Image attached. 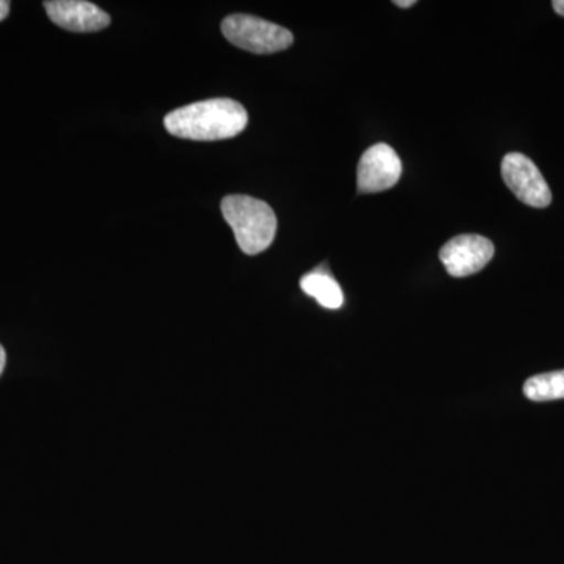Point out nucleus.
I'll use <instances>...</instances> for the list:
<instances>
[{
  "mask_svg": "<svg viewBox=\"0 0 564 564\" xmlns=\"http://www.w3.org/2000/svg\"><path fill=\"white\" fill-rule=\"evenodd\" d=\"M552 7H554V10L560 14V17H564V0H554V2H552Z\"/></svg>",
  "mask_w": 564,
  "mask_h": 564,
  "instance_id": "12",
  "label": "nucleus"
},
{
  "mask_svg": "<svg viewBox=\"0 0 564 564\" xmlns=\"http://www.w3.org/2000/svg\"><path fill=\"white\" fill-rule=\"evenodd\" d=\"M225 39L240 50L265 55L289 50L293 35L288 29L250 14H232L221 22Z\"/></svg>",
  "mask_w": 564,
  "mask_h": 564,
  "instance_id": "3",
  "label": "nucleus"
},
{
  "mask_svg": "<svg viewBox=\"0 0 564 564\" xmlns=\"http://www.w3.org/2000/svg\"><path fill=\"white\" fill-rule=\"evenodd\" d=\"M402 177V161L389 144L378 143L364 152L358 165V192L380 193Z\"/></svg>",
  "mask_w": 564,
  "mask_h": 564,
  "instance_id": "6",
  "label": "nucleus"
},
{
  "mask_svg": "<svg viewBox=\"0 0 564 564\" xmlns=\"http://www.w3.org/2000/svg\"><path fill=\"white\" fill-rule=\"evenodd\" d=\"M300 288L326 310H339L344 304L343 289L325 270L315 269L314 272L307 273L300 281Z\"/></svg>",
  "mask_w": 564,
  "mask_h": 564,
  "instance_id": "8",
  "label": "nucleus"
},
{
  "mask_svg": "<svg viewBox=\"0 0 564 564\" xmlns=\"http://www.w3.org/2000/svg\"><path fill=\"white\" fill-rule=\"evenodd\" d=\"M166 131L185 140L217 141L239 135L248 124L242 104L229 98L206 99L166 115Z\"/></svg>",
  "mask_w": 564,
  "mask_h": 564,
  "instance_id": "1",
  "label": "nucleus"
},
{
  "mask_svg": "<svg viewBox=\"0 0 564 564\" xmlns=\"http://www.w3.org/2000/svg\"><path fill=\"white\" fill-rule=\"evenodd\" d=\"M505 184L519 202L534 209H544L552 203V192L533 161L519 152H510L502 161Z\"/></svg>",
  "mask_w": 564,
  "mask_h": 564,
  "instance_id": "4",
  "label": "nucleus"
},
{
  "mask_svg": "<svg viewBox=\"0 0 564 564\" xmlns=\"http://www.w3.org/2000/svg\"><path fill=\"white\" fill-rule=\"evenodd\" d=\"M7 364V352L3 350L2 345H0V375H2L3 369H6Z\"/></svg>",
  "mask_w": 564,
  "mask_h": 564,
  "instance_id": "13",
  "label": "nucleus"
},
{
  "mask_svg": "<svg viewBox=\"0 0 564 564\" xmlns=\"http://www.w3.org/2000/svg\"><path fill=\"white\" fill-rule=\"evenodd\" d=\"M524 393L533 402L564 399V370L536 375L525 381Z\"/></svg>",
  "mask_w": 564,
  "mask_h": 564,
  "instance_id": "9",
  "label": "nucleus"
},
{
  "mask_svg": "<svg viewBox=\"0 0 564 564\" xmlns=\"http://www.w3.org/2000/svg\"><path fill=\"white\" fill-rule=\"evenodd\" d=\"M491 240L477 234H463L444 245L441 262L451 276L466 278L481 272L494 258Z\"/></svg>",
  "mask_w": 564,
  "mask_h": 564,
  "instance_id": "5",
  "label": "nucleus"
},
{
  "mask_svg": "<svg viewBox=\"0 0 564 564\" xmlns=\"http://www.w3.org/2000/svg\"><path fill=\"white\" fill-rule=\"evenodd\" d=\"M50 20L69 32H98L109 28L110 17L98 6L85 0H51L44 2Z\"/></svg>",
  "mask_w": 564,
  "mask_h": 564,
  "instance_id": "7",
  "label": "nucleus"
},
{
  "mask_svg": "<svg viewBox=\"0 0 564 564\" xmlns=\"http://www.w3.org/2000/svg\"><path fill=\"white\" fill-rule=\"evenodd\" d=\"M393 3L400 7V9H410V7H414L417 2H415V0H395Z\"/></svg>",
  "mask_w": 564,
  "mask_h": 564,
  "instance_id": "11",
  "label": "nucleus"
},
{
  "mask_svg": "<svg viewBox=\"0 0 564 564\" xmlns=\"http://www.w3.org/2000/svg\"><path fill=\"white\" fill-rule=\"evenodd\" d=\"M10 13V2H7V0H0V22L6 20L7 17H9Z\"/></svg>",
  "mask_w": 564,
  "mask_h": 564,
  "instance_id": "10",
  "label": "nucleus"
},
{
  "mask_svg": "<svg viewBox=\"0 0 564 564\" xmlns=\"http://www.w3.org/2000/svg\"><path fill=\"white\" fill-rule=\"evenodd\" d=\"M221 214L231 226L240 250L248 256L265 251L276 236L278 220L272 207L247 195L223 198Z\"/></svg>",
  "mask_w": 564,
  "mask_h": 564,
  "instance_id": "2",
  "label": "nucleus"
}]
</instances>
